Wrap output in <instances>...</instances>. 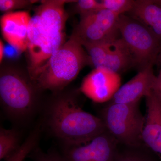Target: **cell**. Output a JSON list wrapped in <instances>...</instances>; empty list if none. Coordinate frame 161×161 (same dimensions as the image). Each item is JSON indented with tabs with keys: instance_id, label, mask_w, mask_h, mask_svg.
<instances>
[{
	"instance_id": "obj_18",
	"label": "cell",
	"mask_w": 161,
	"mask_h": 161,
	"mask_svg": "<svg viewBox=\"0 0 161 161\" xmlns=\"http://www.w3.org/2000/svg\"><path fill=\"white\" fill-rule=\"evenodd\" d=\"M75 11L80 17L84 16L101 10L100 1L95 0H80L75 2Z\"/></svg>"
},
{
	"instance_id": "obj_7",
	"label": "cell",
	"mask_w": 161,
	"mask_h": 161,
	"mask_svg": "<svg viewBox=\"0 0 161 161\" xmlns=\"http://www.w3.org/2000/svg\"><path fill=\"white\" fill-rule=\"evenodd\" d=\"M95 69L103 68L119 74L134 66L132 55L121 37L85 46Z\"/></svg>"
},
{
	"instance_id": "obj_16",
	"label": "cell",
	"mask_w": 161,
	"mask_h": 161,
	"mask_svg": "<svg viewBox=\"0 0 161 161\" xmlns=\"http://www.w3.org/2000/svg\"><path fill=\"white\" fill-rule=\"evenodd\" d=\"M41 130L38 126L31 132L23 144L6 161H23L27 156L29 155L36 148L38 141L40 137Z\"/></svg>"
},
{
	"instance_id": "obj_1",
	"label": "cell",
	"mask_w": 161,
	"mask_h": 161,
	"mask_svg": "<svg viewBox=\"0 0 161 161\" xmlns=\"http://www.w3.org/2000/svg\"><path fill=\"white\" fill-rule=\"evenodd\" d=\"M51 132L66 146L86 143L106 130L102 119L81 108L74 96L61 95L47 109Z\"/></svg>"
},
{
	"instance_id": "obj_8",
	"label": "cell",
	"mask_w": 161,
	"mask_h": 161,
	"mask_svg": "<svg viewBox=\"0 0 161 161\" xmlns=\"http://www.w3.org/2000/svg\"><path fill=\"white\" fill-rule=\"evenodd\" d=\"M118 142L106 130L86 143L66 146L65 161H113Z\"/></svg>"
},
{
	"instance_id": "obj_23",
	"label": "cell",
	"mask_w": 161,
	"mask_h": 161,
	"mask_svg": "<svg viewBox=\"0 0 161 161\" xmlns=\"http://www.w3.org/2000/svg\"><path fill=\"white\" fill-rule=\"evenodd\" d=\"M156 63H158L161 65V46L160 51L159 52L158 56L157 59Z\"/></svg>"
},
{
	"instance_id": "obj_20",
	"label": "cell",
	"mask_w": 161,
	"mask_h": 161,
	"mask_svg": "<svg viewBox=\"0 0 161 161\" xmlns=\"http://www.w3.org/2000/svg\"><path fill=\"white\" fill-rule=\"evenodd\" d=\"M29 156L33 161H65L62 155L53 152L45 153L37 148Z\"/></svg>"
},
{
	"instance_id": "obj_10",
	"label": "cell",
	"mask_w": 161,
	"mask_h": 161,
	"mask_svg": "<svg viewBox=\"0 0 161 161\" xmlns=\"http://www.w3.org/2000/svg\"><path fill=\"white\" fill-rule=\"evenodd\" d=\"M146 100L143 142L161 161V97L152 90Z\"/></svg>"
},
{
	"instance_id": "obj_11",
	"label": "cell",
	"mask_w": 161,
	"mask_h": 161,
	"mask_svg": "<svg viewBox=\"0 0 161 161\" xmlns=\"http://www.w3.org/2000/svg\"><path fill=\"white\" fill-rule=\"evenodd\" d=\"M31 17L26 11L10 12L1 17L0 23L3 38L19 51L27 50L28 28Z\"/></svg>"
},
{
	"instance_id": "obj_17",
	"label": "cell",
	"mask_w": 161,
	"mask_h": 161,
	"mask_svg": "<svg viewBox=\"0 0 161 161\" xmlns=\"http://www.w3.org/2000/svg\"><path fill=\"white\" fill-rule=\"evenodd\" d=\"M135 1L132 0H103L100 1L102 9H106L120 16L130 12Z\"/></svg>"
},
{
	"instance_id": "obj_14",
	"label": "cell",
	"mask_w": 161,
	"mask_h": 161,
	"mask_svg": "<svg viewBox=\"0 0 161 161\" xmlns=\"http://www.w3.org/2000/svg\"><path fill=\"white\" fill-rule=\"evenodd\" d=\"M153 154L144 144L131 146L118 143L113 161H155Z\"/></svg>"
},
{
	"instance_id": "obj_21",
	"label": "cell",
	"mask_w": 161,
	"mask_h": 161,
	"mask_svg": "<svg viewBox=\"0 0 161 161\" xmlns=\"http://www.w3.org/2000/svg\"><path fill=\"white\" fill-rule=\"evenodd\" d=\"M153 91L161 97V69L157 76H156L153 86Z\"/></svg>"
},
{
	"instance_id": "obj_15",
	"label": "cell",
	"mask_w": 161,
	"mask_h": 161,
	"mask_svg": "<svg viewBox=\"0 0 161 161\" xmlns=\"http://www.w3.org/2000/svg\"><path fill=\"white\" fill-rule=\"evenodd\" d=\"M19 134L14 129L0 130V159L7 160L19 147Z\"/></svg>"
},
{
	"instance_id": "obj_6",
	"label": "cell",
	"mask_w": 161,
	"mask_h": 161,
	"mask_svg": "<svg viewBox=\"0 0 161 161\" xmlns=\"http://www.w3.org/2000/svg\"><path fill=\"white\" fill-rule=\"evenodd\" d=\"M119 17L106 9L80 17L73 35L83 46L111 41L119 37Z\"/></svg>"
},
{
	"instance_id": "obj_13",
	"label": "cell",
	"mask_w": 161,
	"mask_h": 161,
	"mask_svg": "<svg viewBox=\"0 0 161 161\" xmlns=\"http://www.w3.org/2000/svg\"><path fill=\"white\" fill-rule=\"evenodd\" d=\"M131 17L150 28L161 40V7L150 0L135 1Z\"/></svg>"
},
{
	"instance_id": "obj_9",
	"label": "cell",
	"mask_w": 161,
	"mask_h": 161,
	"mask_svg": "<svg viewBox=\"0 0 161 161\" xmlns=\"http://www.w3.org/2000/svg\"><path fill=\"white\" fill-rule=\"evenodd\" d=\"M120 86L119 74L97 68L84 78L80 91L93 101L103 103L111 100Z\"/></svg>"
},
{
	"instance_id": "obj_5",
	"label": "cell",
	"mask_w": 161,
	"mask_h": 161,
	"mask_svg": "<svg viewBox=\"0 0 161 161\" xmlns=\"http://www.w3.org/2000/svg\"><path fill=\"white\" fill-rule=\"evenodd\" d=\"M118 27L120 37L132 55L134 66L140 70L156 64L161 40L150 28L125 14L119 16Z\"/></svg>"
},
{
	"instance_id": "obj_4",
	"label": "cell",
	"mask_w": 161,
	"mask_h": 161,
	"mask_svg": "<svg viewBox=\"0 0 161 161\" xmlns=\"http://www.w3.org/2000/svg\"><path fill=\"white\" fill-rule=\"evenodd\" d=\"M100 118L106 130L119 143L137 146L143 144L142 137L145 122L140 101L131 103H109L102 110Z\"/></svg>"
},
{
	"instance_id": "obj_3",
	"label": "cell",
	"mask_w": 161,
	"mask_h": 161,
	"mask_svg": "<svg viewBox=\"0 0 161 161\" xmlns=\"http://www.w3.org/2000/svg\"><path fill=\"white\" fill-rule=\"evenodd\" d=\"M30 77L15 70H4L0 76V98L3 111L13 120H26L36 110V91Z\"/></svg>"
},
{
	"instance_id": "obj_12",
	"label": "cell",
	"mask_w": 161,
	"mask_h": 161,
	"mask_svg": "<svg viewBox=\"0 0 161 161\" xmlns=\"http://www.w3.org/2000/svg\"><path fill=\"white\" fill-rule=\"evenodd\" d=\"M153 67H147L139 71L131 80L120 86L110 103H133L140 101L142 97L150 94L156 77Z\"/></svg>"
},
{
	"instance_id": "obj_2",
	"label": "cell",
	"mask_w": 161,
	"mask_h": 161,
	"mask_svg": "<svg viewBox=\"0 0 161 161\" xmlns=\"http://www.w3.org/2000/svg\"><path fill=\"white\" fill-rule=\"evenodd\" d=\"M90 64L87 53L72 34L31 78L39 90L59 92L77 78L84 67Z\"/></svg>"
},
{
	"instance_id": "obj_19",
	"label": "cell",
	"mask_w": 161,
	"mask_h": 161,
	"mask_svg": "<svg viewBox=\"0 0 161 161\" xmlns=\"http://www.w3.org/2000/svg\"><path fill=\"white\" fill-rule=\"evenodd\" d=\"M37 2L28 0H0V10L5 13L14 12L17 9H26Z\"/></svg>"
},
{
	"instance_id": "obj_22",
	"label": "cell",
	"mask_w": 161,
	"mask_h": 161,
	"mask_svg": "<svg viewBox=\"0 0 161 161\" xmlns=\"http://www.w3.org/2000/svg\"><path fill=\"white\" fill-rule=\"evenodd\" d=\"M5 52V47L4 44L2 40H0V62L2 63L3 61Z\"/></svg>"
}]
</instances>
